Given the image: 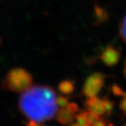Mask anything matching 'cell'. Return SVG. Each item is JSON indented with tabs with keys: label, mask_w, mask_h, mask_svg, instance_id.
Here are the masks:
<instances>
[{
	"label": "cell",
	"mask_w": 126,
	"mask_h": 126,
	"mask_svg": "<svg viewBox=\"0 0 126 126\" xmlns=\"http://www.w3.org/2000/svg\"><path fill=\"white\" fill-rule=\"evenodd\" d=\"M77 126H78V125H77Z\"/></svg>",
	"instance_id": "cell-7"
},
{
	"label": "cell",
	"mask_w": 126,
	"mask_h": 126,
	"mask_svg": "<svg viewBox=\"0 0 126 126\" xmlns=\"http://www.w3.org/2000/svg\"><path fill=\"white\" fill-rule=\"evenodd\" d=\"M120 36H121V38L123 39V41L126 43V16L124 17L121 24H120Z\"/></svg>",
	"instance_id": "cell-5"
},
{
	"label": "cell",
	"mask_w": 126,
	"mask_h": 126,
	"mask_svg": "<svg viewBox=\"0 0 126 126\" xmlns=\"http://www.w3.org/2000/svg\"><path fill=\"white\" fill-rule=\"evenodd\" d=\"M27 126H41V125H40V124H37V123L30 121V122L29 123V125Z\"/></svg>",
	"instance_id": "cell-6"
},
{
	"label": "cell",
	"mask_w": 126,
	"mask_h": 126,
	"mask_svg": "<svg viewBox=\"0 0 126 126\" xmlns=\"http://www.w3.org/2000/svg\"><path fill=\"white\" fill-rule=\"evenodd\" d=\"M102 78L99 77H97L96 78L93 80V83H90V84L87 85V87L85 89V92L87 93L88 95H91V94H94L98 92L100 89L101 85H102Z\"/></svg>",
	"instance_id": "cell-4"
},
{
	"label": "cell",
	"mask_w": 126,
	"mask_h": 126,
	"mask_svg": "<svg viewBox=\"0 0 126 126\" xmlns=\"http://www.w3.org/2000/svg\"><path fill=\"white\" fill-rule=\"evenodd\" d=\"M60 98L47 85H33L23 91L19 99V108L32 122H47L57 116Z\"/></svg>",
	"instance_id": "cell-1"
},
{
	"label": "cell",
	"mask_w": 126,
	"mask_h": 126,
	"mask_svg": "<svg viewBox=\"0 0 126 126\" xmlns=\"http://www.w3.org/2000/svg\"><path fill=\"white\" fill-rule=\"evenodd\" d=\"M77 107L74 104H67L59 109L57 113V120L61 124L67 125L71 123L77 116Z\"/></svg>",
	"instance_id": "cell-3"
},
{
	"label": "cell",
	"mask_w": 126,
	"mask_h": 126,
	"mask_svg": "<svg viewBox=\"0 0 126 126\" xmlns=\"http://www.w3.org/2000/svg\"><path fill=\"white\" fill-rule=\"evenodd\" d=\"M31 78L27 72L23 70L11 72L5 80V85L12 91H25L30 87Z\"/></svg>",
	"instance_id": "cell-2"
}]
</instances>
